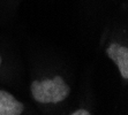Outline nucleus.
Segmentation results:
<instances>
[{
  "instance_id": "nucleus-1",
  "label": "nucleus",
  "mask_w": 128,
  "mask_h": 115,
  "mask_svg": "<svg viewBox=\"0 0 128 115\" xmlns=\"http://www.w3.org/2000/svg\"><path fill=\"white\" fill-rule=\"evenodd\" d=\"M34 100L39 104H58L66 100L70 88L61 76H54L42 81H34L30 85Z\"/></svg>"
},
{
  "instance_id": "nucleus-2",
  "label": "nucleus",
  "mask_w": 128,
  "mask_h": 115,
  "mask_svg": "<svg viewBox=\"0 0 128 115\" xmlns=\"http://www.w3.org/2000/svg\"><path fill=\"white\" fill-rule=\"evenodd\" d=\"M108 59L116 65L121 77L125 81L128 80V47L118 43H111L106 48Z\"/></svg>"
},
{
  "instance_id": "nucleus-3",
  "label": "nucleus",
  "mask_w": 128,
  "mask_h": 115,
  "mask_svg": "<svg viewBox=\"0 0 128 115\" xmlns=\"http://www.w3.org/2000/svg\"><path fill=\"white\" fill-rule=\"evenodd\" d=\"M24 105L12 93L0 90V115H21Z\"/></svg>"
},
{
  "instance_id": "nucleus-4",
  "label": "nucleus",
  "mask_w": 128,
  "mask_h": 115,
  "mask_svg": "<svg viewBox=\"0 0 128 115\" xmlns=\"http://www.w3.org/2000/svg\"><path fill=\"white\" fill-rule=\"evenodd\" d=\"M72 115H91V114H90L89 111H86V109H84V108H80V109H78V111H75V112L72 113Z\"/></svg>"
},
{
  "instance_id": "nucleus-5",
  "label": "nucleus",
  "mask_w": 128,
  "mask_h": 115,
  "mask_svg": "<svg viewBox=\"0 0 128 115\" xmlns=\"http://www.w3.org/2000/svg\"><path fill=\"white\" fill-rule=\"evenodd\" d=\"M1 62H2V59H1V55H0V68H1Z\"/></svg>"
}]
</instances>
